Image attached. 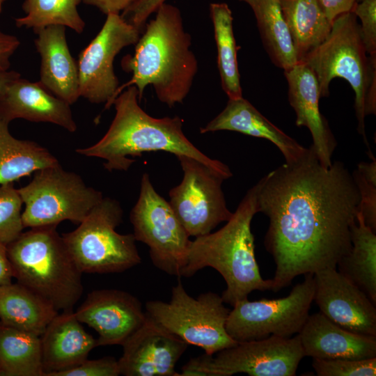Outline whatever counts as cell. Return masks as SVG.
Segmentation results:
<instances>
[{
    "label": "cell",
    "mask_w": 376,
    "mask_h": 376,
    "mask_svg": "<svg viewBox=\"0 0 376 376\" xmlns=\"http://www.w3.org/2000/svg\"><path fill=\"white\" fill-rule=\"evenodd\" d=\"M258 212L269 221L265 246L276 270L273 292L293 279L336 268L350 251L360 194L339 161L324 167L311 146L297 161L285 163L258 182Z\"/></svg>",
    "instance_id": "6da1fadb"
},
{
    "label": "cell",
    "mask_w": 376,
    "mask_h": 376,
    "mask_svg": "<svg viewBox=\"0 0 376 376\" xmlns=\"http://www.w3.org/2000/svg\"><path fill=\"white\" fill-rule=\"evenodd\" d=\"M156 11L136 43L134 54L121 61L123 70L132 75L118 86L113 102L130 86L136 88L141 101L145 88L152 85L158 100L169 107L182 104L190 91L198 70L190 49L191 36L184 29L177 7L163 3Z\"/></svg>",
    "instance_id": "7a4b0ae2"
},
{
    "label": "cell",
    "mask_w": 376,
    "mask_h": 376,
    "mask_svg": "<svg viewBox=\"0 0 376 376\" xmlns=\"http://www.w3.org/2000/svg\"><path fill=\"white\" fill-rule=\"evenodd\" d=\"M134 86L125 88L113 100L115 116L105 134L91 146L77 148L75 152L86 157L105 160L109 171H127L134 159L143 152L165 151L192 157L226 179L233 174L223 162L210 158L185 135L183 120L179 116L157 118L148 114L139 104Z\"/></svg>",
    "instance_id": "3957f363"
},
{
    "label": "cell",
    "mask_w": 376,
    "mask_h": 376,
    "mask_svg": "<svg viewBox=\"0 0 376 376\" xmlns=\"http://www.w3.org/2000/svg\"><path fill=\"white\" fill-rule=\"evenodd\" d=\"M258 182L249 189L230 219L214 233L195 237L191 242L182 276L189 277L210 267L224 278L226 288L221 295L233 306L248 299L254 290H272V279L260 275L255 256L251 224L258 212Z\"/></svg>",
    "instance_id": "277c9868"
},
{
    "label": "cell",
    "mask_w": 376,
    "mask_h": 376,
    "mask_svg": "<svg viewBox=\"0 0 376 376\" xmlns=\"http://www.w3.org/2000/svg\"><path fill=\"white\" fill-rule=\"evenodd\" d=\"M56 225L30 228L6 245L13 277L57 311L73 310L83 293V274Z\"/></svg>",
    "instance_id": "5b68a950"
},
{
    "label": "cell",
    "mask_w": 376,
    "mask_h": 376,
    "mask_svg": "<svg viewBox=\"0 0 376 376\" xmlns=\"http://www.w3.org/2000/svg\"><path fill=\"white\" fill-rule=\"evenodd\" d=\"M301 62L313 72L320 97L329 95L334 78L348 81L355 94L357 131L369 147L364 120L376 113V57L366 51L356 15L352 12L338 15L326 40Z\"/></svg>",
    "instance_id": "8992f818"
},
{
    "label": "cell",
    "mask_w": 376,
    "mask_h": 376,
    "mask_svg": "<svg viewBox=\"0 0 376 376\" xmlns=\"http://www.w3.org/2000/svg\"><path fill=\"white\" fill-rule=\"evenodd\" d=\"M123 211L116 199L105 197L63 240L82 273H118L141 262L133 233L120 234Z\"/></svg>",
    "instance_id": "52a82bcc"
},
{
    "label": "cell",
    "mask_w": 376,
    "mask_h": 376,
    "mask_svg": "<svg viewBox=\"0 0 376 376\" xmlns=\"http://www.w3.org/2000/svg\"><path fill=\"white\" fill-rule=\"evenodd\" d=\"M146 315L188 345L214 354L235 345L226 329L230 309L221 295L212 292L190 296L179 280L171 290L169 302L148 301Z\"/></svg>",
    "instance_id": "ba28073f"
},
{
    "label": "cell",
    "mask_w": 376,
    "mask_h": 376,
    "mask_svg": "<svg viewBox=\"0 0 376 376\" xmlns=\"http://www.w3.org/2000/svg\"><path fill=\"white\" fill-rule=\"evenodd\" d=\"M18 191L25 205L24 228L57 226L65 220L79 224L103 198L100 191L60 164L35 171L30 182Z\"/></svg>",
    "instance_id": "9c48e42d"
},
{
    "label": "cell",
    "mask_w": 376,
    "mask_h": 376,
    "mask_svg": "<svg viewBox=\"0 0 376 376\" xmlns=\"http://www.w3.org/2000/svg\"><path fill=\"white\" fill-rule=\"evenodd\" d=\"M304 357L298 334L290 338L272 335L192 358L179 376H295Z\"/></svg>",
    "instance_id": "30bf717a"
},
{
    "label": "cell",
    "mask_w": 376,
    "mask_h": 376,
    "mask_svg": "<svg viewBox=\"0 0 376 376\" xmlns=\"http://www.w3.org/2000/svg\"><path fill=\"white\" fill-rule=\"evenodd\" d=\"M130 219L136 241L148 246L152 264L168 274L182 276L191 240L146 173L142 175L139 196Z\"/></svg>",
    "instance_id": "8fae6325"
},
{
    "label": "cell",
    "mask_w": 376,
    "mask_h": 376,
    "mask_svg": "<svg viewBox=\"0 0 376 376\" xmlns=\"http://www.w3.org/2000/svg\"><path fill=\"white\" fill-rule=\"evenodd\" d=\"M295 285L285 297L274 299H248L236 303L230 311L226 329L236 342L259 340L269 336L290 338L302 329L313 301V274Z\"/></svg>",
    "instance_id": "7c38bea8"
},
{
    "label": "cell",
    "mask_w": 376,
    "mask_h": 376,
    "mask_svg": "<svg viewBox=\"0 0 376 376\" xmlns=\"http://www.w3.org/2000/svg\"><path fill=\"white\" fill-rule=\"evenodd\" d=\"M183 171L181 182L169 193V204L189 237L208 234L233 215L222 183L226 178L203 163L177 155Z\"/></svg>",
    "instance_id": "4fadbf2b"
},
{
    "label": "cell",
    "mask_w": 376,
    "mask_h": 376,
    "mask_svg": "<svg viewBox=\"0 0 376 376\" xmlns=\"http://www.w3.org/2000/svg\"><path fill=\"white\" fill-rule=\"evenodd\" d=\"M140 32L120 14L107 15L99 33L79 55L80 97L93 104L105 103V109L111 107L119 86L114 58L124 47L137 42Z\"/></svg>",
    "instance_id": "5bb4252c"
},
{
    "label": "cell",
    "mask_w": 376,
    "mask_h": 376,
    "mask_svg": "<svg viewBox=\"0 0 376 376\" xmlns=\"http://www.w3.org/2000/svg\"><path fill=\"white\" fill-rule=\"evenodd\" d=\"M313 301L320 312L353 333L376 337V305L336 268L313 274Z\"/></svg>",
    "instance_id": "9a60e30c"
},
{
    "label": "cell",
    "mask_w": 376,
    "mask_h": 376,
    "mask_svg": "<svg viewBox=\"0 0 376 376\" xmlns=\"http://www.w3.org/2000/svg\"><path fill=\"white\" fill-rule=\"evenodd\" d=\"M75 314L98 334L97 346L123 345L147 318L136 297L117 289L91 291Z\"/></svg>",
    "instance_id": "2e32d148"
},
{
    "label": "cell",
    "mask_w": 376,
    "mask_h": 376,
    "mask_svg": "<svg viewBox=\"0 0 376 376\" xmlns=\"http://www.w3.org/2000/svg\"><path fill=\"white\" fill-rule=\"evenodd\" d=\"M188 344L147 315L143 324L122 345L118 361L125 376H179L175 366Z\"/></svg>",
    "instance_id": "e0dca14e"
},
{
    "label": "cell",
    "mask_w": 376,
    "mask_h": 376,
    "mask_svg": "<svg viewBox=\"0 0 376 376\" xmlns=\"http://www.w3.org/2000/svg\"><path fill=\"white\" fill-rule=\"evenodd\" d=\"M284 75L288 84V100L297 116L296 125L309 130L313 139L311 146L320 163L329 168L337 143L320 111L317 79L312 70L302 62L284 70Z\"/></svg>",
    "instance_id": "ac0fdd59"
},
{
    "label": "cell",
    "mask_w": 376,
    "mask_h": 376,
    "mask_svg": "<svg viewBox=\"0 0 376 376\" xmlns=\"http://www.w3.org/2000/svg\"><path fill=\"white\" fill-rule=\"evenodd\" d=\"M0 117L9 123L23 118L55 124L70 132L77 130L69 104L49 92L39 81L21 77L10 84L0 98Z\"/></svg>",
    "instance_id": "d6986e66"
},
{
    "label": "cell",
    "mask_w": 376,
    "mask_h": 376,
    "mask_svg": "<svg viewBox=\"0 0 376 376\" xmlns=\"http://www.w3.org/2000/svg\"><path fill=\"white\" fill-rule=\"evenodd\" d=\"M33 31L40 56L39 82L70 105L75 103L80 97L78 68L68 48L65 26L51 25Z\"/></svg>",
    "instance_id": "ffe728a7"
},
{
    "label": "cell",
    "mask_w": 376,
    "mask_h": 376,
    "mask_svg": "<svg viewBox=\"0 0 376 376\" xmlns=\"http://www.w3.org/2000/svg\"><path fill=\"white\" fill-rule=\"evenodd\" d=\"M297 334L304 356L312 359H364L376 357V337L346 330L320 312L309 314Z\"/></svg>",
    "instance_id": "44dd1931"
},
{
    "label": "cell",
    "mask_w": 376,
    "mask_h": 376,
    "mask_svg": "<svg viewBox=\"0 0 376 376\" xmlns=\"http://www.w3.org/2000/svg\"><path fill=\"white\" fill-rule=\"evenodd\" d=\"M40 338L44 376L79 365L97 346L96 339L86 331L73 310L58 313Z\"/></svg>",
    "instance_id": "7402d4cb"
},
{
    "label": "cell",
    "mask_w": 376,
    "mask_h": 376,
    "mask_svg": "<svg viewBox=\"0 0 376 376\" xmlns=\"http://www.w3.org/2000/svg\"><path fill=\"white\" fill-rule=\"evenodd\" d=\"M228 130L267 139L281 152L285 163L299 159L307 151L297 141L272 123L243 97L228 99L224 110L205 126L201 134Z\"/></svg>",
    "instance_id": "603a6c76"
},
{
    "label": "cell",
    "mask_w": 376,
    "mask_h": 376,
    "mask_svg": "<svg viewBox=\"0 0 376 376\" xmlns=\"http://www.w3.org/2000/svg\"><path fill=\"white\" fill-rule=\"evenodd\" d=\"M58 313L19 283L0 285V324L3 326L40 336Z\"/></svg>",
    "instance_id": "cb8c5ba5"
},
{
    "label": "cell",
    "mask_w": 376,
    "mask_h": 376,
    "mask_svg": "<svg viewBox=\"0 0 376 376\" xmlns=\"http://www.w3.org/2000/svg\"><path fill=\"white\" fill-rule=\"evenodd\" d=\"M298 62L328 37L332 24L317 0H279Z\"/></svg>",
    "instance_id": "d4e9b609"
},
{
    "label": "cell",
    "mask_w": 376,
    "mask_h": 376,
    "mask_svg": "<svg viewBox=\"0 0 376 376\" xmlns=\"http://www.w3.org/2000/svg\"><path fill=\"white\" fill-rule=\"evenodd\" d=\"M350 251L338 261L339 272L376 305V234L359 211L350 234Z\"/></svg>",
    "instance_id": "484cf974"
},
{
    "label": "cell",
    "mask_w": 376,
    "mask_h": 376,
    "mask_svg": "<svg viewBox=\"0 0 376 376\" xmlns=\"http://www.w3.org/2000/svg\"><path fill=\"white\" fill-rule=\"evenodd\" d=\"M8 125L0 117V185L14 182L39 169L59 164L46 148L33 141L15 138Z\"/></svg>",
    "instance_id": "4316f807"
},
{
    "label": "cell",
    "mask_w": 376,
    "mask_h": 376,
    "mask_svg": "<svg viewBox=\"0 0 376 376\" xmlns=\"http://www.w3.org/2000/svg\"><path fill=\"white\" fill-rule=\"evenodd\" d=\"M253 11L263 43L272 61L287 70L298 63L279 0H240Z\"/></svg>",
    "instance_id": "83f0119b"
},
{
    "label": "cell",
    "mask_w": 376,
    "mask_h": 376,
    "mask_svg": "<svg viewBox=\"0 0 376 376\" xmlns=\"http://www.w3.org/2000/svg\"><path fill=\"white\" fill-rule=\"evenodd\" d=\"M0 376H44L40 336L0 324Z\"/></svg>",
    "instance_id": "f1b7e54d"
},
{
    "label": "cell",
    "mask_w": 376,
    "mask_h": 376,
    "mask_svg": "<svg viewBox=\"0 0 376 376\" xmlns=\"http://www.w3.org/2000/svg\"><path fill=\"white\" fill-rule=\"evenodd\" d=\"M210 13L217 50V67L221 87L228 99L242 97L240 75L237 60L233 15L225 3H212Z\"/></svg>",
    "instance_id": "f546056e"
},
{
    "label": "cell",
    "mask_w": 376,
    "mask_h": 376,
    "mask_svg": "<svg viewBox=\"0 0 376 376\" xmlns=\"http://www.w3.org/2000/svg\"><path fill=\"white\" fill-rule=\"evenodd\" d=\"M81 2V0H25L22 4L25 15L16 18L15 25L33 31L61 25L81 33L86 24L77 10Z\"/></svg>",
    "instance_id": "4dcf8cb0"
},
{
    "label": "cell",
    "mask_w": 376,
    "mask_h": 376,
    "mask_svg": "<svg viewBox=\"0 0 376 376\" xmlns=\"http://www.w3.org/2000/svg\"><path fill=\"white\" fill-rule=\"evenodd\" d=\"M22 205L14 182L0 185V242L6 245L17 239L24 228Z\"/></svg>",
    "instance_id": "1f68e13d"
},
{
    "label": "cell",
    "mask_w": 376,
    "mask_h": 376,
    "mask_svg": "<svg viewBox=\"0 0 376 376\" xmlns=\"http://www.w3.org/2000/svg\"><path fill=\"white\" fill-rule=\"evenodd\" d=\"M360 194L359 211L365 224L376 232V159L361 162L352 173Z\"/></svg>",
    "instance_id": "d6a6232c"
},
{
    "label": "cell",
    "mask_w": 376,
    "mask_h": 376,
    "mask_svg": "<svg viewBox=\"0 0 376 376\" xmlns=\"http://www.w3.org/2000/svg\"><path fill=\"white\" fill-rule=\"evenodd\" d=\"M312 366L318 376L376 375V357L364 359H313Z\"/></svg>",
    "instance_id": "836d02e7"
},
{
    "label": "cell",
    "mask_w": 376,
    "mask_h": 376,
    "mask_svg": "<svg viewBox=\"0 0 376 376\" xmlns=\"http://www.w3.org/2000/svg\"><path fill=\"white\" fill-rule=\"evenodd\" d=\"M352 12L361 21L360 31L368 55L376 57V0L356 3Z\"/></svg>",
    "instance_id": "e575fe53"
},
{
    "label": "cell",
    "mask_w": 376,
    "mask_h": 376,
    "mask_svg": "<svg viewBox=\"0 0 376 376\" xmlns=\"http://www.w3.org/2000/svg\"><path fill=\"white\" fill-rule=\"evenodd\" d=\"M120 374L118 361L106 357L95 360H85L79 365L53 376H117Z\"/></svg>",
    "instance_id": "d590c367"
},
{
    "label": "cell",
    "mask_w": 376,
    "mask_h": 376,
    "mask_svg": "<svg viewBox=\"0 0 376 376\" xmlns=\"http://www.w3.org/2000/svg\"><path fill=\"white\" fill-rule=\"evenodd\" d=\"M20 45L19 39L0 31V70H8L10 58Z\"/></svg>",
    "instance_id": "8d00e7d4"
},
{
    "label": "cell",
    "mask_w": 376,
    "mask_h": 376,
    "mask_svg": "<svg viewBox=\"0 0 376 376\" xmlns=\"http://www.w3.org/2000/svg\"><path fill=\"white\" fill-rule=\"evenodd\" d=\"M329 21L332 24L340 15L352 12L356 0H317Z\"/></svg>",
    "instance_id": "74e56055"
},
{
    "label": "cell",
    "mask_w": 376,
    "mask_h": 376,
    "mask_svg": "<svg viewBox=\"0 0 376 376\" xmlns=\"http://www.w3.org/2000/svg\"><path fill=\"white\" fill-rule=\"evenodd\" d=\"M135 0H81L85 4L97 8L106 14H120L126 10Z\"/></svg>",
    "instance_id": "f35d334b"
},
{
    "label": "cell",
    "mask_w": 376,
    "mask_h": 376,
    "mask_svg": "<svg viewBox=\"0 0 376 376\" xmlns=\"http://www.w3.org/2000/svg\"><path fill=\"white\" fill-rule=\"evenodd\" d=\"M13 278V274L6 245L0 242V285L11 283Z\"/></svg>",
    "instance_id": "ab89813d"
},
{
    "label": "cell",
    "mask_w": 376,
    "mask_h": 376,
    "mask_svg": "<svg viewBox=\"0 0 376 376\" xmlns=\"http://www.w3.org/2000/svg\"><path fill=\"white\" fill-rule=\"evenodd\" d=\"M20 77V74L15 70H0V98L10 84Z\"/></svg>",
    "instance_id": "60d3db41"
},
{
    "label": "cell",
    "mask_w": 376,
    "mask_h": 376,
    "mask_svg": "<svg viewBox=\"0 0 376 376\" xmlns=\"http://www.w3.org/2000/svg\"><path fill=\"white\" fill-rule=\"evenodd\" d=\"M7 0H0V13L3 10V5Z\"/></svg>",
    "instance_id": "b9f144b4"
},
{
    "label": "cell",
    "mask_w": 376,
    "mask_h": 376,
    "mask_svg": "<svg viewBox=\"0 0 376 376\" xmlns=\"http://www.w3.org/2000/svg\"><path fill=\"white\" fill-rule=\"evenodd\" d=\"M362 1H364V0H356V3L361 2Z\"/></svg>",
    "instance_id": "7bdbcfd3"
}]
</instances>
